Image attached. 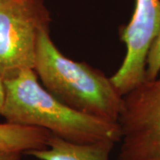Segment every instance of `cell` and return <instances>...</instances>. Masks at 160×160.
I'll return each instance as SVG.
<instances>
[{
	"mask_svg": "<svg viewBox=\"0 0 160 160\" xmlns=\"http://www.w3.org/2000/svg\"><path fill=\"white\" fill-rule=\"evenodd\" d=\"M6 122L47 130L63 140L90 143L109 140L119 142L118 123L78 111L63 103L40 84L34 69H25L4 80Z\"/></svg>",
	"mask_w": 160,
	"mask_h": 160,
	"instance_id": "6da1fadb",
	"label": "cell"
},
{
	"mask_svg": "<svg viewBox=\"0 0 160 160\" xmlns=\"http://www.w3.org/2000/svg\"><path fill=\"white\" fill-rule=\"evenodd\" d=\"M34 71L43 86L72 109L118 123L123 95L110 78L85 62L67 57L52 42L50 29L38 38Z\"/></svg>",
	"mask_w": 160,
	"mask_h": 160,
	"instance_id": "7a4b0ae2",
	"label": "cell"
},
{
	"mask_svg": "<svg viewBox=\"0 0 160 160\" xmlns=\"http://www.w3.org/2000/svg\"><path fill=\"white\" fill-rule=\"evenodd\" d=\"M43 0H0V77L8 79L34 68L38 38L50 29Z\"/></svg>",
	"mask_w": 160,
	"mask_h": 160,
	"instance_id": "3957f363",
	"label": "cell"
},
{
	"mask_svg": "<svg viewBox=\"0 0 160 160\" xmlns=\"http://www.w3.org/2000/svg\"><path fill=\"white\" fill-rule=\"evenodd\" d=\"M118 160H160V74L123 95Z\"/></svg>",
	"mask_w": 160,
	"mask_h": 160,
	"instance_id": "277c9868",
	"label": "cell"
},
{
	"mask_svg": "<svg viewBox=\"0 0 160 160\" xmlns=\"http://www.w3.org/2000/svg\"><path fill=\"white\" fill-rule=\"evenodd\" d=\"M160 22V0H135L131 21L119 29L126 55L110 79L121 95L140 85L146 78V59Z\"/></svg>",
	"mask_w": 160,
	"mask_h": 160,
	"instance_id": "5b68a950",
	"label": "cell"
},
{
	"mask_svg": "<svg viewBox=\"0 0 160 160\" xmlns=\"http://www.w3.org/2000/svg\"><path fill=\"white\" fill-rule=\"evenodd\" d=\"M115 144V142L109 140L72 142L52 134L46 148L29 151L26 155L39 160H109Z\"/></svg>",
	"mask_w": 160,
	"mask_h": 160,
	"instance_id": "8992f818",
	"label": "cell"
},
{
	"mask_svg": "<svg viewBox=\"0 0 160 160\" xmlns=\"http://www.w3.org/2000/svg\"><path fill=\"white\" fill-rule=\"evenodd\" d=\"M52 134L38 127L2 123L0 124V148L26 155L29 151L46 148Z\"/></svg>",
	"mask_w": 160,
	"mask_h": 160,
	"instance_id": "52a82bcc",
	"label": "cell"
},
{
	"mask_svg": "<svg viewBox=\"0 0 160 160\" xmlns=\"http://www.w3.org/2000/svg\"><path fill=\"white\" fill-rule=\"evenodd\" d=\"M160 74V22L158 32L149 47L146 59V78L154 79Z\"/></svg>",
	"mask_w": 160,
	"mask_h": 160,
	"instance_id": "ba28073f",
	"label": "cell"
},
{
	"mask_svg": "<svg viewBox=\"0 0 160 160\" xmlns=\"http://www.w3.org/2000/svg\"><path fill=\"white\" fill-rule=\"evenodd\" d=\"M22 153L10 151L0 148V160H21Z\"/></svg>",
	"mask_w": 160,
	"mask_h": 160,
	"instance_id": "9c48e42d",
	"label": "cell"
},
{
	"mask_svg": "<svg viewBox=\"0 0 160 160\" xmlns=\"http://www.w3.org/2000/svg\"><path fill=\"white\" fill-rule=\"evenodd\" d=\"M5 102V86H4V79L0 77V116L4 106Z\"/></svg>",
	"mask_w": 160,
	"mask_h": 160,
	"instance_id": "30bf717a",
	"label": "cell"
}]
</instances>
